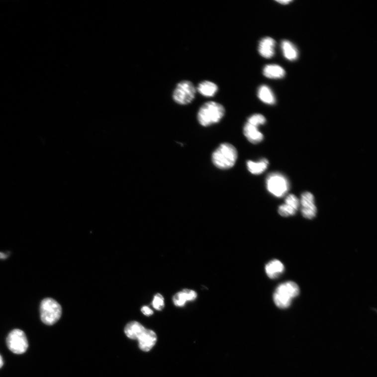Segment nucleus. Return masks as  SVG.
Returning a JSON list of instances; mask_svg holds the SVG:
<instances>
[{
    "instance_id": "11",
    "label": "nucleus",
    "mask_w": 377,
    "mask_h": 377,
    "mask_svg": "<svg viewBox=\"0 0 377 377\" xmlns=\"http://www.w3.org/2000/svg\"><path fill=\"white\" fill-rule=\"evenodd\" d=\"M257 126L246 123L244 127L243 132L245 136L250 143L257 144L264 140L263 134L259 130Z\"/></svg>"
},
{
    "instance_id": "22",
    "label": "nucleus",
    "mask_w": 377,
    "mask_h": 377,
    "mask_svg": "<svg viewBox=\"0 0 377 377\" xmlns=\"http://www.w3.org/2000/svg\"><path fill=\"white\" fill-rule=\"evenodd\" d=\"M154 308L157 310L161 311L164 309L165 301L163 296L160 293L156 294L152 302Z\"/></svg>"
},
{
    "instance_id": "24",
    "label": "nucleus",
    "mask_w": 377,
    "mask_h": 377,
    "mask_svg": "<svg viewBox=\"0 0 377 377\" xmlns=\"http://www.w3.org/2000/svg\"><path fill=\"white\" fill-rule=\"evenodd\" d=\"M277 2L282 4H287L292 2V1L291 0H282V1H277Z\"/></svg>"
},
{
    "instance_id": "26",
    "label": "nucleus",
    "mask_w": 377,
    "mask_h": 377,
    "mask_svg": "<svg viewBox=\"0 0 377 377\" xmlns=\"http://www.w3.org/2000/svg\"><path fill=\"white\" fill-rule=\"evenodd\" d=\"M3 364H4V363H3V360L2 357L1 355H0V369H1V367L3 366Z\"/></svg>"
},
{
    "instance_id": "15",
    "label": "nucleus",
    "mask_w": 377,
    "mask_h": 377,
    "mask_svg": "<svg viewBox=\"0 0 377 377\" xmlns=\"http://www.w3.org/2000/svg\"><path fill=\"white\" fill-rule=\"evenodd\" d=\"M145 329L141 323L133 321L126 326L124 332L129 339L137 340Z\"/></svg>"
},
{
    "instance_id": "8",
    "label": "nucleus",
    "mask_w": 377,
    "mask_h": 377,
    "mask_svg": "<svg viewBox=\"0 0 377 377\" xmlns=\"http://www.w3.org/2000/svg\"><path fill=\"white\" fill-rule=\"evenodd\" d=\"M301 212L303 217L312 219L316 215L317 209L315 204L314 195L309 192H305L301 195Z\"/></svg>"
},
{
    "instance_id": "23",
    "label": "nucleus",
    "mask_w": 377,
    "mask_h": 377,
    "mask_svg": "<svg viewBox=\"0 0 377 377\" xmlns=\"http://www.w3.org/2000/svg\"><path fill=\"white\" fill-rule=\"evenodd\" d=\"M142 313L146 316H151L153 314V311L150 307L144 306L141 309Z\"/></svg>"
},
{
    "instance_id": "13",
    "label": "nucleus",
    "mask_w": 377,
    "mask_h": 377,
    "mask_svg": "<svg viewBox=\"0 0 377 377\" xmlns=\"http://www.w3.org/2000/svg\"><path fill=\"white\" fill-rule=\"evenodd\" d=\"M196 294L194 290L184 289L177 293L173 297V302L176 306L183 307L187 301H193L195 300Z\"/></svg>"
},
{
    "instance_id": "14",
    "label": "nucleus",
    "mask_w": 377,
    "mask_h": 377,
    "mask_svg": "<svg viewBox=\"0 0 377 377\" xmlns=\"http://www.w3.org/2000/svg\"><path fill=\"white\" fill-rule=\"evenodd\" d=\"M284 267L280 261L275 260L268 263L265 266L266 273L271 279H277L283 273Z\"/></svg>"
},
{
    "instance_id": "9",
    "label": "nucleus",
    "mask_w": 377,
    "mask_h": 377,
    "mask_svg": "<svg viewBox=\"0 0 377 377\" xmlns=\"http://www.w3.org/2000/svg\"><path fill=\"white\" fill-rule=\"evenodd\" d=\"M300 206V201L294 194H291L285 198V203L279 207V212L283 217L294 215Z\"/></svg>"
},
{
    "instance_id": "12",
    "label": "nucleus",
    "mask_w": 377,
    "mask_h": 377,
    "mask_svg": "<svg viewBox=\"0 0 377 377\" xmlns=\"http://www.w3.org/2000/svg\"><path fill=\"white\" fill-rule=\"evenodd\" d=\"M276 42L270 37H264L261 39L259 45L260 54L264 58L269 59L275 54Z\"/></svg>"
},
{
    "instance_id": "20",
    "label": "nucleus",
    "mask_w": 377,
    "mask_h": 377,
    "mask_svg": "<svg viewBox=\"0 0 377 377\" xmlns=\"http://www.w3.org/2000/svg\"><path fill=\"white\" fill-rule=\"evenodd\" d=\"M282 48L284 57L293 61L296 59L298 53L295 46L289 41L284 40L282 43Z\"/></svg>"
},
{
    "instance_id": "25",
    "label": "nucleus",
    "mask_w": 377,
    "mask_h": 377,
    "mask_svg": "<svg viewBox=\"0 0 377 377\" xmlns=\"http://www.w3.org/2000/svg\"><path fill=\"white\" fill-rule=\"evenodd\" d=\"M7 257V255L4 254V253L0 252V259L4 260L6 259Z\"/></svg>"
},
{
    "instance_id": "6",
    "label": "nucleus",
    "mask_w": 377,
    "mask_h": 377,
    "mask_svg": "<svg viewBox=\"0 0 377 377\" xmlns=\"http://www.w3.org/2000/svg\"><path fill=\"white\" fill-rule=\"evenodd\" d=\"M196 89L193 84L188 81L179 83L173 93L174 100L180 105L190 103L195 97Z\"/></svg>"
},
{
    "instance_id": "19",
    "label": "nucleus",
    "mask_w": 377,
    "mask_h": 377,
    "mask_svg": "<svg viewBox=\"0 0 377 377\" xmlns=\"http://www.w3.org/2000/svg\"><path fill=\"white\" fill-rule=\"evenodd\" d=\"M257 94L260 100L267 104L273 105L276 103L275 95L271 88L267 86H261L258 90Z\"/></svg>"
},
{
    "instance_id": "5",
    "label": "nucleus",
    "mask_w": 377,
    "mask_h": 377,
    "mask_svg": "<svg viewBox=\"0 0 377 377\" xmlns=\"http://www.w3.org/2000/svg\"><path fill=\"white\" fill-rule=\"evenodd\" d=\"M289 183L285 176L280 173H272L266 179L268 191L275 196H283L289 189Z\"/></svg>"
},
{
    "instance_id": "2",
    "label": "nucleus",
    "mask_w": 377,
    "mask_h": 377,
    "mask_svg": "<svg viewBox=\"0 0 377 377\" xmlns=\"http://www.w3.org/2000/svg\"><path fill=\"white\" fill-rule=\"evenodd\" d=\"M225 113L224 106L217 102L205 103L197 113V120L203 126H209L219 122Z\"/></svg>"
},
{
    "instance_id": "7",
    "label": "nucleus",
    "mask_w": 377,
    "mask_h": 377,
    "mask_svg": "<svg viewBox=\"0 0 377 377\" xmlns=\"http://www.w3.org/2000/svg\"><path fill=\"white\" fill-rule=\"evenodd\" d=\"M6 344L9 350L16 354H22L26 352L28 343L25 333L19 329L12 330L6 338Z\"/></svg>"
},
{
    "instance_id": "16",
    "label": "nucleus",
    "mask_w": 377,
    "mask_h": 377,
    "mask_svg": "<svg viewBox=\"0 0 377 377\" xmlns=\"http://www.w3.org/2000/svg\"><path fill=\"white\" fill-rule=\"evenodd\" d=\"M196 91L201 95L206 97L214 96L218 91L217 86L210 81H204L200 83L196 88Z\"/></svg>"
},
{
    "instance_id": "21",
    "label": "nucleus",
    "mask_w": 377,
    "mask_h": 377,
    "mask_svg": "<svg viewBox=\"0 0 377 377\" xmlns=\"http://www.w3.org/2000/svg\"><path fill=\"white\" fill-rule=\"evenodd\" d=\"M247 123L251 125L259 127L266 122L265 117L261 114H255L251 116L247 120Z\"/></svg>"
},
{
    "instance_id": "3",
    "label": "nucleus",
    "mask_w": 377,
    "mask_h": 377,
    "mask_svg": "<svg viewBox=\"0 0 377 377\" xmlns=\"http://www.w3.org/2000/svg\"><path fill=\"white\" fill-rule=\"evenodd\" d=\"M299 293V287L294 282H288L281 284L274 292V302L281 309L287 308L291 305L292 299Z\"/></svg>"
},
{
    "instance_id": "4",
    "label": "nucleus",
    "mask_w": 377,
    "mask_h": 377,
    "mask_svg": "<svg viewBox=\"0 0 377 377\" xmlns=\"http://www.w3.org/2000/svg\"><path fill=\"white\" fill-rule=\"evenodd\" d=\"M41 319L46 325H53L60 319L62 308L60 304L52 298H45L41 303Z\"/></svg>"
},
{
    "instance_id": "17",
    "label": "nucleus",
    "mask_w": 377,
    "mask_h": 377,
    "mask_svg": "<svg viewBox=\"0 0 377 377\" xmlns=\"http://www.w3.org/2000/svg\"><path fill=\"white\" fill-rule=\"evenodd\" d=\"M264 75L270 79H281L285 74L284 69L277 65H266L263 70Z\"/></svg>"
},
{
    "instance_id": "18",
    "label": "nucleus",
    "mask_w": 377,
    "mask_h": 377,
    "mask_svg": "<svg viewBox=\"0 0 377 377\" xmlns=\"http://www.w3.org/2000/svg\"><path fill=\"white\" fill-rule=\"evenodd\" d=\"M269 162L265 158L262 159L259 162L248 161L247 166L248 170L252 174L259 175L263 173L269 166Z\"/></svg>"
},
{
    "instance_id": "1",
    "label": "nucleus",
    "mask_w": 377,
    "mask_h": 377,
    "mask_svg": "<svg viewBox=\"0 0 377 377\" xmlns=\"http://www.w3.org/2000/svg\"><path fill=\"white\" fill-rule=\"evenodd\" d=\"M238 154L236 148L231 144L223 143L213 152L212 160L213 164L221 170H229L235 164Z\"/></svg>"
},
{
    "instance_id": "10",
    "label": "nucleus",
    "mask_w": 377,
    "mask_h": 377,
    "mask_svg": "<svg viewBox=\"0 0 377 377\" xmlns=\"http://www.w3.org/2000/svg\"><path fill=\"white\" fill-rule=\"evenodd\" d=\"M157 339V335L153 331L146 329L137 340L140 349L144 352H148L155 345Z\"/></svg>"
}]
</instances>
